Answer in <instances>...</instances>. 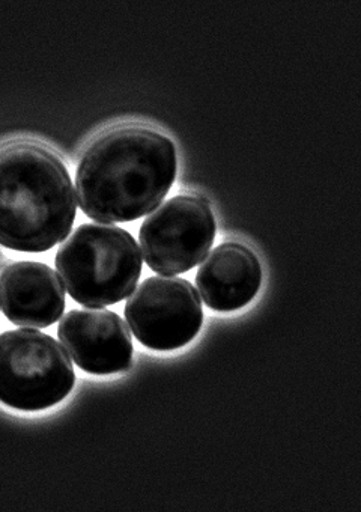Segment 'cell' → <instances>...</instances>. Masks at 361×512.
Listing matches in <instances>:
<instances>
[{
	"label": "cell",
	"mask_w": 361,
	"mask_h": 512,
	"mask_svg": "<svg viewBox=\"0 0 361 512\" xmlns=\"http://www.w3.org/2000/svg\"><path fill=\"white\" fill-rule=\"evenodd\" d=\"M76 384L67 351L40 330L0 335V401L22 412H41L64 401Z\"/></svg>",
	"instance_id": "obj_4"
},
{
	"label": "cell",
	"mask_w": 361,
	"mask_h": 512,
	"mask_svg": "<svg viewBox=\"0 0 361 512\" xmlns=\"http://www.w3.org/2000/svg\"><path fill=\"white\" fill-rule=\"evenodd\" d=\"M261 284L258 256L240 243H223L211 250L196 275L205 305L219 312L237 311L249 305Z\"/></svg>",
	"instance_id": "obj_9"
},
{
	"label": "cell",
	"mask_w": 361,
	"mask_h": 512,
	"mask_svg": "<svg viewBox=\"0 0 361 512\" xmlns=\"http://www.w3.org/2000/svg\"><path fill=\"white\" fill-rule=\"evenodd\" d=\"M0 308L16 326L32 329L52 326L65 311L61 279L43 263L11 264L0 275Z\"/></svg>",
	"instance_id": "obj_8"
},
{
	"label": "cell",
	"mask_w": 361,
	"mask_h": 512,
	"mask_svg": "<svg viewBox=\"0 0 361 512\" xmlns=\"http://www.w3.org/2000/svg\"><path fill=\"white\" fill-rule=\"evenodd\" d=\"M216 232V219L207 201L198 196H175L158 205L140 226L142 258L158 275L187 273L208 255Z\"/></svg>",
	"instance_id": "obj_5"
},
{
	"label": "cell",
	"mask_w": 361,
	"mask_h": 512,
	"mask_svg": "<svg viewBox=\"0 0 361 512\" xmlns=\"http://www.w3.org/2000/svg\"><path fill=\"white\" fill-rule=\"evenodd\" d=\"M77 216L64 163L46 148L16 142L0 148V244L41 253L64 241Z\"/></svg>",
	"instance_id": "obj_2"
},
{
	"label": "cell",
	"mask_w": 361,
	"mask_h": 512,
	"mask_svg": "<svg viewBox=\"0 0 361 512\" xmlns=\"http://www.w3.org/2000/svg\"><path fill=\"white\" fill-rule=\"evenodd\" d=\"M176 150L161 133L121 127L86 151L76 172V198L89 219L125 223L154 211L172 189Z\"/></svg>",
	"instance_id": "obj_1"
},
{
	"label": "cell",
	"mask_w": 361,
	"mask_h": 512,
	"mask_svg": "<svg viewBox=\"0 0 361 512\" xmlns=\"http://www.w3.org/2000/svg\"><path fill=\"white\" fill-rule=\"evenodd\" d=\"M55 264L67 293L86 308L127 299L142 275L139 244L109 223L80 225L59 247Z\"/></svg>",
	"instance_id": "obj_3"
},
{
	"label": "cell",
	"mask_w": 361,
	"mask_h": 512,
	"mask_svg": "<svg viewBox=\"0 0 361 512\" xmlns=\"http://www.w3.org/2000/svg\"><path fill=\"white\" fill-rule=\"evenodd\" d=\"M124 314L137 341L155 351L183 348L204 324L198 291L186 279L170 276H152L134 288Z\"/></svg>",
	"instance_id": "obj_6"
},
{
	"label": "cell",
	"mask_w": 361,
	"mask_h": 512,
	"mask_svg": "<svg viewBox=\"0 0 361 512\" xmlns=\"http://www.w3.org/2000/svg\"><path fill=\"white\" fill-rule=\"evenodd\" d=\"M59 341L74 363L94 375L124 372L133 362L130 330L116 312L76 309L62 315Z\"/></svg>",
	"instance_id": "obj_7"
}]
</instances>
